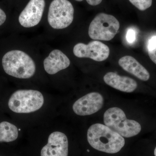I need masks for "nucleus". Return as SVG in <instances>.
<instances>
[{"label": "nucleus", "mask_w": 156, "mask_h": 156, "mask_svg": "<svg viewBox=\"0 0 156 156\" xmlns=\"http://www.w3.org/2000/svg\"><path fill=\"white\" fill-rule=\"evenodd\" d=\"M133 117V112L123 105L113 104L105 108L102 115V123L125 138L137 136L142 126Z\"/></svg>", "instance_id": "1"}, {"label": "nucleus", "mask_w": 156, "mask_h": 156, "mask_svg": "<svg viewBox=\"0 0 156 156\" xmlns=\"http://www.w3.org/2000/svg\"><path fill=\"white\" fill-rule=\"evenodd\" d=\"M87 139L94 149L107 154L117 153L126 144L124 137L102 122L90 126L87 131Z\"/></svg>", "instance_id": "2"}, {"label": "nucleus", "mask_w": 156, "mask_h": 156, "mask_svg": "<svg viewBox=\"0 0 156 156\" xmlns=\"http://www.w3.org/2000/svg\"><path fill=\"white\" fill-rule=\"evenodd\" d=\"M2 64L7 74L18 79H29L35 73L34 62L28 54L20 50L7 52L3 57Z\"/></svg>", "instance_id": "3"}, {"label": "nucleus", "mask_w": 156, "mask_h": 156, "mask_svg": "<svg viewBox=\"0 0 156 156\" xmlns=\"http://www.w3.org/2000/svg\"><path fill=\"white\" fill-rule=\"evenodd\" d=\"M44 99L41 92L35 90H18L11 95L9 108L17 113H30L43 106Z\"/></svg>", "instance_id": "4"}, {"label": "nucleus", "mask_w": 156, "mask_h": 156, "mask_svg": "<svg viewBox=\"0 0 156 156\" xmlns=\"http://www.w3.org/2000/svg\"><path fill=\"white\" fill-rule=\"evenodd\" d=\"M119 28V22L114 16L99 13L90 23L89 35L93 40L110 41L115 36Z\"/></svg>", "instance_id": "5"}, {"label": "nucleus", "mask_w": 156, "mask_h": 156, "mask_svg": "<svg viewBox=\"0 0 156 156\" xmlns=\"http://www.w3.org/2000/svg\"><path fill=\"white\" fill-rule=\"evenodd\" d=\"M73 7L68 0H53L50 4L48 21L55 29H62L69 26L74 18Z\"/></svg>", "instance_id": "6"}, {"label": "nucleus", "mask_w": 156, "mask_h": 156, "mask_svg": "<svg viewBox=\"0 0 156 156\" xmlns=\"http://www.w3.org/2000/svg\"><path fill=\"white\" fill-rule=\"evenodd\" d=\"M106 100L101 92H90L76 101L73 105V110L76 115L81 116L95 115L104 108Z\"/></svg>", "instance_id": "7"}, {"label": "nucleus", "mask_w": 156, "mask_h": 156, "mask_svg": "<svg viewBox=\"0 0 156 156\" xmlns=\"http://www.w3.org/2000/svg\"><path fill=\"white\" fill-rule=\"evenodd\" d=\"M75 56L79 58H88L95 61L106 60L110 54L108 47L99 41H92L87 44L80 43L74 46L73 50Z\"/></svg>", "instance_id": "8"}, {"label": "nucleus", "mask_w": 156, "mask_h": 156, "mask_svg": "<svg viewBox=\"0 0 156 156\" xmlns=\"http://www.w3.org/2000/svg\"><path fill=\"white\" fill-rule=\"evenodd\" d=\"M45 7V0H30L20 14V25L27 28L37 25L41 19Z\"/></svg>", "instance_id": "9"}, {"label": "nucleus", "mask_w": 156, "mask_h": 156, "mask_svg": "<svg viewBox=\"0 0 156 156\" xmlns=\"http://www.w3.org/2000/svg\"><path fill=\"white\" fill-rule=\"evenodd\" d=\"M69 141L66 135L60 131L51 133L48 143L41 151V156H68Z\"/></svg>", "instance_id": "10"}, {"label": "nucleus", "mask_w": 156, "mask_h": 156, "mask_svg": "<svg viewBox=\"0 0 156 156\" xmlns=\"http://www.w3.org/2000/svg\"><path fill=\"white\" fill-rule=\"evenodd\" d=\"M103 80L108 86L125 93H133L138 87V84L134 79L112 72L106 73L104 76Z\"/></svg>", "instance_id": "11"}, {"label": "nucleus", "mask_w": 156, "mask_h": 156, "mask_svg": "<svg viewBox=\"0 0 156 156\" xmlns=\"http://www.w3.org/2000/svg\"><path fill=\"white\" fill-rule=\"evenodd\" d=\"M70 61L64 53L58 50H53L44 62V68L50 75L56 74L69 66Z\"/></svg>", "instance_id": "12"}, {"label": "nucleus", "mask_w": 156, "mask_h": 156, "mask_svg": "<svg viewBox=\"0 0 156 156\" xmlns=\"http://www.w3.org/2000/svg\"><path fill=\"white\" fill-rule=\"evenodd\" d=\"M119 64L124 70L140 80L146 82L150 78L147 70L132 56H123L119 59Z\"/></svg>", "instance_id": "13"}, {"label": "nucleus", "mask_w": 156, "mask_h": 156, "mask_svg": "<svg viewBox=\"0 0 156 156\" xmlns=\"http://www.w3.org/2000/svg\"><path fill=\"white\" fill-rule=\"evenodd\" d=\"M18 136V129L15 125L8 122L0 123V142L14 141Z\"/></svg>", "instance_id": "14"}, {"label": "nucleus", "mask_w": 156, "mask_h": 156, "mask_svg": "<svg viewBox=\"0 0 156 156\" xmlns=\"http://www.w3.org/2000/svg\"><path fill=\"white\" fill-rule=\"evenodd\" d=\"M130 2L141 11H145L150 8L153 0H129Z\"/></svg>", "instance_id": "15"}, {"label": "nucleus", "mask_w": 156, "mask_h": 156, "mask_svg": "<svg viewBox=\"0 0 156 156\" xmlns=\"http://www.w3.org/2000/svg\"><path fill=\"white\" fill-rule=\"evenodd\" d=\"M136 39V32L132 29L128 30L126 35V39L129 43H133Z\"/></svg>", "instance_id": "16"}, {"label": "nucleus", "mask_w": 156, "mask_h": 156, "mask_svg": "<svg viewBox=\"0 0 156 156\" xmlns=\"http://www.w3.org/2000/svg\"><path fill=\"white\" fill-rule=\"evenodd\" d=\"M156 46V35L152 37L148 43V50H153Z\"/></svg>", "instance_id": "17"}, {"label": "nucleus", "mask_w": 156, "mask_h": 156, "mask_svg": "<svg viewBox=\"0 0 156 156\" xmlns=\"http://www.w3.org/2000/svg\"><path fill=\"white\" fill-rule=\"evenodd\" d=\"M148 53L151 60L156 64V46L153 50H148Z\"/></svg>", "instance_id": "18"}, {"label": "nucleus", "mask_w": 156, "mask_h": 156, "mask_svg": "<svg viewBox=\"0 0 156 156\" xmlns=\"http://www.w3.org/2000/svg\"><path fill=\"white\" fill-rule=\"evenodd\" d=\"M77 2H82L83 0H76ZM87 3L91 6H96L101 3L102 0H86Z\"/></svg>", "instance_id": "19"}, {"label": "nucleus", "mask_w": 156, "mask_h": 156, "mask_svg": "<svg viewBox=\"0 0 156 156\" xmlns=\"http://www.w3.org/2000/svg\"><path fill=\"white\" fill-rule=\"evenodd\" d=\"M6 20V15L5 12L0 9V26L2 25Z\"/></svg>", "instance_id": "20"}, {"label": "nucleus", "mask_w": 156, "mask_h": 156, "mask_svg": "<svg viewBox=\"0 0 156 156\" xmlns=\"http://www.w3.org/2000/svg\"><path fill=\"white\" fill-rule=\"evenodd\" d=\"M154 154L155 156H156V147L155 148L154 150Z\"/></svg>", "instance_id": "21"}]
</instances>
